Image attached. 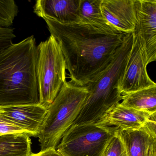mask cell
<instances>
[{"label": "cell", "instance_id": "obj_2", "mask_svg": "<svg viewBox=\"0 0 156 156\" xmlns=\"http://www.w3.org/2000/svg\"><path fill=\"white\" fill-rule=\"evenodd\" d=\"M38 55L33 35L0 52V106L39 103Z\"/></svg>", "mask_w": 156, "mask_h": 156}, {"label": "cell", "instance_id": "obj_13", "mask_svg": "<svg viewBox=\"0 0 156 156\" xmlns=\"http://www.w3.org/2000/svg\"><path fill=\"white\" fill-rule=\"evenodd\" d=\"M152 115L145 111L125 107L119 103L96 124L115 127L121 129H139L145 125Z\"/></svg>", "mask_w": 156, "mask_h": 156}, {"label": "cell", "instance_id": "obj_12", "mask_svg": "<svg viewBox=\"0 0 156 156\" xmlns=\"http://www.w3.org/2000/svg\"><path fill=\"white\" fill-rule=\"evenodd\" d=\"M127 156H156V135L144 126L134 129H119Z\"/></svg>", "mask_w": 156, "mask_h": 156}, {"label": "cell", "instance_id": "obj_10", "mask_svg": "<svg viewBox=\"0 0 156 156\" xmlns=\"http://www.w3.org/2000/svg\"><path fill=\"white\" fill-rule=\"evenodd\" d=\"M47 112V108L39 103L0 106L2 116L30 133L31 136H38Z\"/></svg>", "mask_w": 156, "mask_h": 156}, {"label": "cell", "instance_id": "obj_5", "mask_svg": "<svg viewBox=\"0 0 156 156\" xmlns=\"http://www.w3.org/2000/svg\"><path fill=\"white\" fill-rule=\"evenodd\" d=\"M39 103L48 109L66 82V64L59 44L51 35L37 46Z\"/></svg>", "mask_w": 156, "mask_h": 156}, {"label": "cell", "instance_id": "obj_19", "mask_svg": "<svg viewBox=\"0 0 156 156\" xmlns=\"http://www.w3.org/2000/svg\"><path fill=\"white\" fill-rule=\"evenodd\" d=\"M26 134L31 136L30 133L5 119L0 115V136L8 134Z\"/></svg>", "mask_w": 156, "mask_h": 156}, {"label": "cell", "instance_id": "obj_17", "mask_svg": "<svg viewBox=\"0 0 156 156\" xmlns=\"http://www.w3.org/2000/svg\"><path fill=\"white\" fill-rule=\"evenodd\" d=\"M19 12V7L13 0H0V27L10 28Z\"/></svg>", "mask_w": 156, "mask_h": 156}, {"label": "cell", "instance_id": "obj_9", "mask_svg": "<svg viewBox=\"0 0 156 156\" xmlns=\"http://www.w3.org/2000/svg\"><path fill=\"white\" fill-rule=\"evenodd\" d=\"M140 0H102L101 11L108 24L126 34L135 31Z\"/></svg>", "mask_w": 156, "mask_h": 156}, {"label": "cell", "instance_id": "obj_20", "mask_svg": "<svg viewBox=\"0 0 156 156\" xmlns=\"http://www.w3.org/2000/svg\"><path fill=\"white\" fill-rule=\"evenodd\" d=\"M15 38L14 29L0 27V52L12 45L13 40Z\"/></svg>", "mask_w": 156, "mask_h": 156}, {"label": "cell", "instance_id": "obj_4", "mask_svg": "<svg viewBox=\"0 0 156 156\" xmlns=\"http://www.w3.org/2000/svg\"><path fill=\"white\" fill-rule=\"evenodd\" d=\"M88 93L86 86L76 85L71 81L63 84L47 109L37 136L41 151L56 148L66 131L79 115Z\"/></svg>", "mask_w": 156, "mask_h": 156}, {"label": "cell", "instance_id": "obj_18", "mask_svg": "<svg viewBox=\"0 0 156 156\" xmlns=\"http://www.w3.org/2000/svg\"><path fill=\"white\" fill-rule=\"evenodd\" d=\"M117 130L108 142L102 156H127L124 144L118 134Z\"/></svg>", "mask_w": 156, "mask_h": 156}, {"label": "cell", "instance_id": "obj_8", "mask_svg": "<svg viewBox=\"0 0 156 156\" xmlns=\"http://www.w3.org/2000/svg\"><path fill=\"white\" fill-rule=\"evenodd\" d=\"M134 35L148 64L156 60V0H140Z\"/></svg>", "mask_w": 156, "mask_h": 156}, {"label": "cell", "instance_id": "obj_3", "mask_svg": "<svg viewBox=\"0 0 156 156\" xmlns=\"http://www.w3.org/2000/svg\"><path fill=\"white\" fill-rule=\"evenodd\" d=\"M133 39V33L129 34L109 65L86 86L88 94L73 125L96 124L122 101L119 87Z\"/></svg>", "mask_w": 156, "mask_h": 156}, {"label": "cell", "instance_id": "obj_16", "mask_svg": "<svg viewBox=\"0 0 156 156\" xmlns=\"http://www.w3.org/2000/svg\"><path fill=\"white\" fill-rule=\"evenodd\" d=\"M102 0H80L79 13L81 23L87 24L109 25L101 11Z\"/></svg>", "mask_w": 156, "mask_h": 156}, {"label": "cell", "instance_id": "obj_7", "mask_svg": "<svg viewBox=\"0 0 156 156\" xmlns=\"http://www.w3.org/2000/svg\"><path fill=\"white\" fill-rule=\"evenodd\" d=\"M147 65L138 39L134 35L132 48L119 87L122 95L156 86V83L148 74Z\"/></svg>", "mask_w": 156, "mask_h": 156}, {"label": "cell", "instance_id": "obj_15", "mask_svg": "<svg viewBox=\"0 0 156 156\" xmlns=\"http://www.w3.org/2000/svg\"><path fill=\"white\" fill-rule=\"evenodd\" d=\"M31 140L26 134H8L0 136V156H30Z\"/></svg>", "mask_w": 156, "mask_h": 156}, {"label": "cell", "instance_id": "obj_6", "mask_svg": "<svg viewBox=\"0 0 156 156\" xmlns=\"http://www.w3.org/2000/svg\"><path fill=\"white\" fill-rule=\"evenodd\" d=\"M118 129L97 124L72 125L56 149L64 156H102Z\"/></svg>", "mask_w": 156, "mask_h": 156}, {"label": "cell", "instance_id": "obj_1", "mask_svg": "<svg viewBox=\"0 0 156 156\" xmlns=\"http://www.w3.org/2000/svg\"><path fill=\"white\" fill-rule=\"evenodd\" d=\"M43 19L60 45L70 81L79 86H85L106 68L129 34L110 25L63 24Z\"/></svg>", "mask_w": 156, "mask_h": 156}, {"label": "cell", "instance_id": "obj_21", "mask_svg": "<svg viewBox=\"0 0 156 156\" xmlns=\"http://www.w3.org/2000/svg\"><path fill=\"white\" fill-rule=\"evenodd\" d=\"M30 156H64L57 151L56 148H50L43 151H41L38 153H32Z\"/></svg>", "mask_w": 156, "mask_h": 156}, {"label": "cell", "instance_id": "obj_11", "mask_svg": "<svg viewBox=\"0 0 156 156\" xmlns=\"http://www.w3.org/2000/svg\"><path fill=\"white\" fill-rule=\"evenodd\" d=\"M80 0H38L34 12L39 17L51 19L63 24L81 23Z\"/></svg>", "mask_w": 156, "mask_h": 156}, {"label": "cell", "instance_id": "obj_14", "mask_svg": "<svg viewBox=\"0 0 156 156\" xmlns=\"http://www.w3.org/2000/svg\"><path fill=\"white\" fill-rule=\"evenodd\" d=\"M121 106L151 114L156 113V86L122 95Z\"/></svg>", "mask_w": 156, "mask_h": 156}]
</instances>
